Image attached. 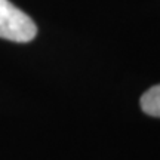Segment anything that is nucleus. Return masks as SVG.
<instances>
[{
    "instance_id": "nucleus-1",
    "label": "nucleus",
    "mask_w": 160,
    "mask_h": 160,
    "mask_svg": "<svg viewBox=\"0 0 160 160\" xmlns=\"http://www.w3.org/2000/svg\"><path fill=\"white\" fill-rule=\"evenodd\" d=\"M34 21L9 0H0V39L27 43L36 37Z\"/></svg>"
},
{
    "instance_id": "nucleus-2",
    "label": "nucleus",
    "mask_w": 160,
    "mask_h": 160,
    "mask_svg": "<svg viewBox=\"0 0 160 160\" xmlns=\"http://www.w3.org/2000/svg\"><path fill=\"white\" fill-rule=\"evenodd\" d=\"M141 108L145 114L160 117V85L150 88L141 97Z\"/></svg>"
}]
</instances>
